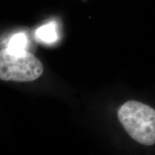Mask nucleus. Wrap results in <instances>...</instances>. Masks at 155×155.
I'll return each instance as SVG.
<instances>
[{
    "label": "nucleus",
    "mask_w": 155,
    "mask_h": 155,
    "mask_svg": "<svg viewBox=\"0 0 155 155\" xmlns=\"http://www.w3.org/2000/svg\"><path fill=\"white\" fill-rule=\"evenodd\" d=\"M119 121L134 140L146 146L155 144V110L150 106L129 101L118 112Z\"/></svg>",
    "instance_id": "obj_1"
},
{
    "label": "nucleus",
    "mask_w": 155,
    "mask_h": 155,
    "mask_svg": "<svg viewBox=\"0 0 155 155\" xmlns=\"http://www.w3.org/2000/svg\"><path fill=\"white\" fill-rule=\"evenodd\" d=\"M43 66L34 55L29 52L15 55L6 48L0 53V78L2 81L30 82L42 74Z\"/></svg>",
    "instance_id": "obj_2"
},
{
    "label": "nucleus",
    "mask_w": 155,
    "mask_h": 155,
    "mask_svg": "<svg viewBox=\"0 0 155 155\" xmlns=\"http://www.w3.org/2000/svg\"><path fill=\"white\" fill-rule=\"evenodd\" d=\"M35 38L39 42L50 44L58 38L57 24L55 22H48L40 27L35 32Z\"/></svg>",
    "instance_id": "obj_3"
},
{
    "label": "nucleus",
    "mask_w": 155,
    "mask_h": 155,
    "mask_svg": "<svg viewBox=\"0 0 155 155\" xmlns=\"http://www.w3.org/2000/svg\"><path fill=\"white\" fill-rule=\"evenodd\" d=\"M28 38L24 32H19L9 39L6 50L11 54L19 55L27 52Z\"/></svg>",
    "instance_id": "obj_4"
}]
</instances>
